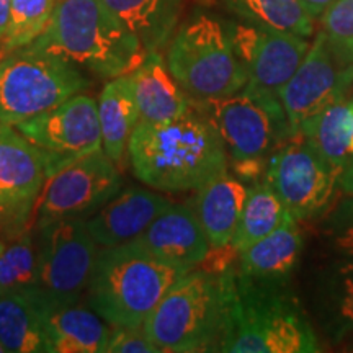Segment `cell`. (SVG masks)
I'll return each instance as SVG.
<instances>
[{"label":"cell","instance_id":"cell-1","mask_svg":"<svg viewBox=\"0 0 353 353\" xmlns=\"http://www.w3.org/2000/svg\"><path fill=\"white\" fill-rule=\"evenodd\" d=\"M128 157L136 179L161 192L198 190L229 170L218 130L193 101L188 112L172 121H139L128 144Z\"/></svg>","mask_w":353,"mask_h":353},{"label":"cell","instance_id":"cell-2","mask_svg":"<svg viewBox=\"0 0 353 353\" xmlns=\"http://www.w3.org/2000/svg\"><path fill=\"white\" fill-rule=\"evenodd\" d=\"M226 327L219 352L316 353L319 341L290 283L226 270Z\"/></svg>","mask_w":353,"mask_h":353},{"label":"cell","instance_id":"cell-3","mask_svg":"<svg viewBox=\"0 0 353 353\" xmlns=\"http://www.w3.org/2000/svg\"><path fill=\"white\" fill-rule=\"evenodd\" d=\"M32 46L103 81L131 74L148 56L103 0H57L50 23Z\"/></svg>","mask_w":353,"mask_h":353},{"label":"cell","instance_id":"cell-4","mask_svg":"<svg viewBox=\"0 0 353 353\" xmlns=\"http://www.w3.org/2000/svg\"><path fill=\"white\" fill-rule=\"evenodd\" d=\"M187 272L132 242L101 247L88 283V303L110 325L141 329L167 290Z\"/></svg>","mask_w":353,"mask_h":353},{"label":"cell","instance_id":"cell-5","mask_svg":"<svg viewBox=\"0 0 353 353\" xmlns=\"http://www.w3.org/2000/svg\"><path fill=\"white\" fill-rule=\"evenodd\" d=\"M226 270L193 268L167 290L143 325L162 353L221 350L228 311Z\"/></svg>","mask_w":353,"mask_h":353},{"label":"cell","instance_id":"cell-6","mask_svg":"<svg viewBox=\"0 0 353 353\" xmlns=\"http://www.w3.org/2000/svg\"><path fill=\"white\" fill-rule=\"evenodd\" d=\"M165 63L179 85L195 101L232 95L249 82L228 28L205 13L190 19L174 33L167 44Z\"/></svg>","mask_w":353,"mask_h":353},{"label":"cell","instance_id":"cell-7","mask_svg":"<svg viewBox=\"0 0 353 353\" xmlns=\"http://www.w3.org/2000/svg\"><path fill=\"white\" fill-rule=\"evenodd\" d=\"M88 87L82 70L30 44L0 59V121L15 126Z\"/></svg>","mask_w":353,"mask_h":353},{"label":"cell","instance_id":"cell-8","mask_svg":"<svg viewBox=\"0 0 353 353\" xmlns=\"http://www.w3.org/2000/svg\"><path fill=\"white\" fill-rule=\"evenodd\" d=\"M192 101L218 130L229 162L268 159L296 136L280 97L249 82L223 99Z\"/></svg>","mask_w":353,"mask_h":353},{"label":"cell","instance_id":"cell-9","mask_svg":"<svg viewBox=\"0 0 353 353\" xmlns=\"http://www.w3.org/2000/svg\"><path fill=\"white\" fill-rule=\"evenodd\" d=\"M38 231L39 298L48 311L79 303L88 290L99 252L87 219L56 221Z\"/></svg>","mask_w":353,"mask_h":353},{"label":"cell","instance_id":"cell-10","mask_svg":"<svg viewBox=\"0 0 353 353\" xmlns=\"http://www.w3.org/2000/svg\"><path fill=\"white\" fill-rule=\"evenodd\" d=\"M263 179L298 221L327 213L339 187V172L299 134L268 157Z\"/></svg>","mask_w":353,"mask_h":353},{"label":"cell","instance_id":"cell-11","mask_svg":"<svg viewBox=\"0 0 353 353\" xmlns=\"http://www.w3.org/2000/svg\"><path fill=\"white\" fill-rule=\"evenodd\" d=\"M121 185L120 169L103 149L77 159L44 183L38 198L37 228L95 214L120 192Z\"/></svg>","mask_w":353,"mask_h":353},{"label":"cell","instance_id":"cell-12","mask_svg":"<svg viewBox=\"0 0 353 353\" xmlns=\"http://www.w3.org/2000/svg\"><path fill=\"white\" fill-rule=\"evenodd\" d=\"M15 128L41 151L48 179L77 159L103 149L99 103L82 92Z\"/></svg>","mask_w":353,"mask_h":353},{"label":"cell","instance_id":"cell-13","mask_svg":"<svg viewBox=\"0 0 353 353\" xmlns=\"http://www.w3.org/2000/svg\"><path fill=\"white\" fill-rule=\"evenodd\" d=\"M352 87L353 63L335 50L321 30L296 72L278 94L294 134L307 118L345 100Z\"/></svg>","mask_w":353,"mask_h":353},{"label":"cell","instance_id":"cell-14","mask_svg":"<svg viewBox=\"0 0 353 353\" xmlns=\"http://www.w3.org/2000/svg\"><path fill=\"white\" fill-rule=\"evenodd\" d=\"M234 51L247 70L249 83L280 94L311 46L307 38L255 23L228 26Z\"/></svg>","mask_w":353,"mask_h":353},{"label":"cell","instance_id":"cell-15","mask_svg":"<svg viewBox=\"0 0 353 353\" xmlns=\"http://www.w3.org/2000/svg\"><path fill=\"white\" fill-rule=\"evenodd\" d=\"M132 244L162 262L193 270L211 254L195 210L188 205H170Z\"/></svg>","mask_w":353,"mask_h":353},{"label":"cell","instance_id":"cell-16","mask_svg":"<svg viewBox=\"0 0 353 353\" xmlns=\"http://www.w3.org/2000/svg\"><path fill=\"white\" fill-rule=\"evenodd\" d=\"M172 203L151 190L130 187L120 192L101 206L87 228L99 247H117L128 244L143 234L162 211Z\"/></svg>","mask_w":353,"mask_h":353},{"label":"cell","instance_id":"cell-17","mask_svg":"<svg viewBox=\"0 0 353 353\" xmlns=\"http://www.w3.org/2000/svg\"><path fill=\"white\" fill-rule=\"evenodd\" d=\"M46 180L41 151L15 126L0 121V203L34 211Z\"/></svg>","mask_w":353,"mask_h":353},{"label":"cell","instance_id":"cell-18","mask_svg":"<svg viewBox=\"0 0 353 353\" xmlns=\"http://www.w3.org/2000/svg\"><path fill=\"white\" fill-rule=\"evenodd\" d=\"M249 187L228 172L196 190L192 208L200 219L211 249L231 245Z\"/></svg>","mask_w":353,"mask_h":353},{"label":"cell","instance_id":"cell-19","mask_svg":"<svg viewBox=\"0 0 353 353\" xmlns=\"http://www.w3.org/2000/svg\"><path fill=\"white\" fill-rule=\"evenodd\" d=\"M131 77L139 121L152 125L172 121L192 107V99L170 74L161 51L148 52L143 64L132 70Z\"/></svg>","mask_w":353,"mask_h":353},{"label":"cell","instance_id":"cell-20","mask_svg":"<svg viewBox=\"0 0 353 353\" xmlns=\"http://www.w3.org/2000/svg\"><path fill=\"white\" fill-rule=\"evenodd\" d=\"M303 244L298 219L288 213L275 231L239 252L237 270L257 280L290 283L301 257Z\"/></svg>","mask_w":353,"mask_h":353},{"label":"cell","instance_id":"cell-21","mask_svg":"<svg viewBox=\"0 0 353 353\" xmlns=\"http://www.w3.org/2000/svg\"><path fill=\"white\" fill-rule=\"evenodd\" d=\"M92 307H56L46 312L48 353H107L110 329Z\"/></svg>","mask_w":353,"mask_h":353},{"label":"cell","instance_id":"cell-22","mask_svg":"<svg viewBox=\"0 0 353 353\" xmlns=\"http://www.w3.org/2000/svg\"><path fill=\"white\" fill-rule=\"evenodd\" d=\"M103 151L120 167L128 154V144L139 123V108L131 74L110 79L99 100Z\"/></svg>","mask_w":353,"mask_h":353},{"label":"cell","instance_id":"cell-23","mask_svg":"<svg viewBox=\"0 0 353 353\" xmlns=\"http://www.w3.org/2000/svg\"><path fill=\"white\" fill-rule=\"evenodd\" d=\"M46 312L37 293L0 296V345L8 353H48Z\"/></svg>","mask_w":353,"mask_h":353},{"label":"cell","instance_id":"cell-24","mask_svg":"<svg viewBox=\"0 0 353 353\" xmlns=\"http://www.w3.org/2000/svg\"><path fill=\"white\" fill-rule=\"evenodd\" d=\"M185 0H103L148 52L161 51L176 32Z\"/></svg>","mask_w":353,"mask_h":353},{"label":"cell","instance_id":"cell-25","mask_svg":"<svg viewBox=\"0 0 353 353\" xmlns=\"http://www.w3.org/2000/svg\"><path fill=\"white\" fill-rule=\"evenodd\" d=\"M298 134L341 174L353 159V101L329 105L299 126Z\"/></svg>","mask_w":353,"mask_h":353},{"label":"cell","instance_id":"cell-26","mask_svg":"<svg viewBox=\"0 0 353 353\" xmlns=\"http://www.w3.org/2000/svg\"><path fill=\"white\" fill-rule=\"evenodd\" d=\"M319 311L334 341L353 334V257H343L325 270L319 285Z\"/></svg>","mask_w":353,"mask_h":353},{"label":"cell","instance_id":"cell-27","mask_svg":"<svg viewBox=\"0 0 353 353\" xmlns=\"http://www.w3.org/2000/svg\"><path fill=\"white\" fill-rule=\"evenodd\" d=\"M286 214L288 210L267 183V180L262 179L250 183L231 245L237 252H242L247 247L275 231L283 223Z\"/></svg>","mask_w":353,"mask_h":353},{"label":"cell","instance_id":"cell-28","mask_svg":"<svg viewBox=\"0 0 353 353\" xmlns=\"http://www.w3.org/2000/svg\"><path fill=\"white\" fill-rule=\"evenodd\" d=\"M232 12L245 21L309 38L314 19L299 0H226Z\"/></svg>","mask_w":353,"mask_h":353},{"label":"cell","instance_id":"cell-29","mask_svg":"<svg viewBox=\"0 0 353 353\" xmlns=\"http://www.w3.org/2000/svg\"><path fill=\"white\" fill-rule=\"evenodd\" d=\"M10 293L38 294V249L30 229L8 241L0 255V296Z\"/></svg>","mask_w":353,"mask_h":353},{"label":"cell","instance_id":"cell-30","mask_svg":"<svg viewBox=\"0 0 353 353\" xmlns=\"http://www.w3.org/2000/svg\"><path fill=\"white\" fill-rule=\"evenodd\" d=\"M56 3L57 0H12L8 26L0 38V59L37 41L50 23Z\"/></svg>","mask_w":353,"mask_h":353},{"label":"cell","instance_id":"cell-31","mask_svg":"<svg viewBox=\"0 0 353 353\" xmlns=\"http://www.w3.org/2000/svg\"><path fill=\"white\" fill-rule=\"evenodd\" d=\"M319 20L332 46L353 63V0H335Z\"/></svg>","mask_w":353,"mask_h":353},{"label":"cell","instance_id":"cell-32","mask_svg":"<svg viewBox=\"0 0 353 353\" xmlns=\"http://www.w3.org/2000/svg\"><path fill=\"white\" fill-rule=\"evenodd\" d=\"M327 236L342 257H353V195H348L329 214Z\"/></svg>","mask_w":353,"mask_h":353},{"label":"cell","instance_id":"cell-33","mask_svg":"<svg viewBox=\"0 0 353 353\" xmlns=\"http://www.w3.org/2000/svg\"><path fill=\"white\" fill-rule=\"evenodd\" d=\"M108 353H162L156 343L148 337L144 329L114 327L112 325L108 339Z\"/></svg>","mask_w":353,"mask_h":353},{"label":"cell","instance_id":"cell-34","mask_svg":"<svg viewBox=\"0 0 353 353\" xmlns=\"http://www.w3.org/2000/svg\"><path fill=\"white\" fill-rule=\"evenodd\" d=\"M34 211L0 203V239L8 242L28 231L30 219Z\"/></svg>","mask_w":353,"mask_h":353},{"label":"cell","instance_id":"cell-35","mask_svg":"<svg viewBox=\"0 0 353 353\" xmlns=\"http://www.w3.org/2000/svg\"><path fill=\"white\" fill-rule=\"evenodd\" d=\"M303 3V7L306 8V12L312 19H321V15L324 13L327 8L332 6L335 0H299Z\"/></svg>","mask_w":353,"mask_h":353},{"label":"cell","instance_id":"cell-36","mask_svg":"<svg viewBox=\"0 0 353 353\" xmlns=\"http://www.w3.org/2000/svg\"><path fill=\"white\" fill-rule=\"evenodd\" d=\"M339 188L345 195H353V159L339 174Z\"/></svg>","mask_w":353,"mask_h":353},{"label":"cell","instance_id":"cell-37","mask_svg":"<svg viewBox=\"0 0 353 353\" xmlns=\"http://www.w3.org/2000/svg\"><path fill=\"white\" fill-rule=\"evenodd\" d=\"M12 0H0V38L6 33L8 26V19H10Z\"/></svg>","mask_w":353,"mask_h":353},{"label":"cell","instance_id":"cell-38","mask_svg":"<svg viewBox=\"0 0 353 353\" xmlns=\"http://www.w3.org/2000/svg\"><path fill=\"white\" fill-rule=\"evenodd\" d=\"M3 249H6V242H3L2 239H0V255H2V252H3Z\"/></svg>","mask_w":353,"mask_h":353},{"label":"cell","instance_id":"cell-39","mask_svg":"<svg viewBox=\"0 0 353 353\" xmlns=\"http://www.w3.org/2000/svg\"><path fill=\"white\" fill-rule=\"evenodd\" d=\"M0 353H6V350H3L2 345H0Z\"/></svg>","mask_w":353,"mask_h":353},{"label":"cell","instance_id":"cell-40","mask_svg":"<svg viewBox=\"0 0 353 353\" xmlns=\"http://www.w3.org/2000/svg\"><path fill=\"white\" fill-rule=\"evenodd\" d=\"M352 101H353V99H352Z\"/></svg>","mask_w":353,"mask_h":353}]
</instances>
